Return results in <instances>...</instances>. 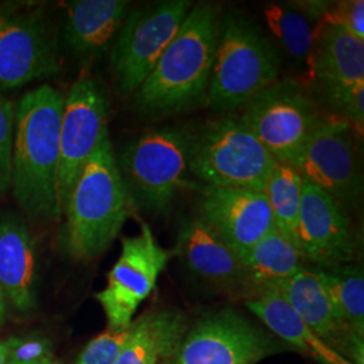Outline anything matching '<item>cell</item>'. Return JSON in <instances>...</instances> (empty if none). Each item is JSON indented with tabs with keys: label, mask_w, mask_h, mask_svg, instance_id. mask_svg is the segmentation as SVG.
I'll list each match as a JSON object with an SVG mask.
<instances>
[{
	"label": "cell",
	"mask_w": 364,
	"mask_h": 364,
	"mask_svg": "<svg viewBox=\"0 0 364 364\" xmlns=\"http://www.w3.org/2000/svg\"><path fill=\"white\" fill-rule=\"evenodd\" d=\"M275 290L331 350L352 364H364V340L358 338L336 312L314 269H301Z\"/></svg>",
	"instance_id": "obj_16"
},
{
	"label": "cell",
	"mask_w": 364,
	"mask_h": 364,
	"mask_svg": "<svg viewBox=\"0 0 364 364\" xmlns=\"http://www.w3.org/2000/svg\"><path fill=\"white\" fill-rule=\"evenodd\" d=\"M326 22L338 23L355 38L364 41L363 0L335 1Z\"/></svg>",
	"instance_id": "obj_30"
},
{
	"label": "cell",
	"mask_w": 364,
	"mask_h": 364,
	"mask_svg": "<svg viewBox=\"0 0 364 364\" xmlns=\"http://www.w3.org/2000/svg\"><path fill=\"white\" fill-rule=\"evenodd\" d=\"M129 333L130 326L124 329H108L87 344L75 364H117Z\"/></svg>",
	"instance_id": "obj_28"
},
{
	"label": "cell",
	"mask_w": 364,
	"mask_h": 364,
	"mask_svg": "<svg viewBox=\"0 0 364 364\" xmlns=\"http://www.w3.org/2000/svg\"><path fill=\"white\" fill-rule=\"evenodd\" d=\"M177 255L185 269L200 281L245 297L242 257L196 216L182 224Z\"/></svg>",
	"instance_id": "obj_17"
},
{
	"label": "cell",
	"mask_w": 364,
	"mask_h": 364,
	"mask_svg": "<svg viewBox=\"0 0 364 364\" xmlns=\"http://www.w3.org/2000/svg\"><path fill=\"white\" fill-rule=\"evenodd\" d=\"M196 210V218L240 257L275 228L273 213L262 192L204 185Z\"/></svg>",
	"instance_id": "obj_15"
},
{
	"label": "cell",
	"mask_w": 364,
	"mask_h": 364,
	"mask_svg": "<svg viewBox=\"0 0 364 364\" xmlns=\"http://www.w3.org/2000/svg\"><path fill=\"white\" fill-rule=\"evenodd\" d=\"M278 165L239 117H219L195 132L189 169L204 185L263 193Z\"/></svg>",
	"instance_id": "obj_6"
},
{
	"label": "cell",
	"mask_w": 364,
	"mask_h": 364,
	"mask_svg": "<svg viewBox=\"0 0 364 364\" xmlns=\"http://www.w3.org/2000/svg\"><path fill=\"white\" fill-rule=\"evenodd\" d=\"M245 269V297L275 290L304 269L299 248L274 228L242 257Z\"/></svg>",
	"instance_id": "obj_23"
},
{
	"label": "cell",
	"mask_w": 364,
	"mask_h": 364,
	"mask_svg": "<svg viewBox=\"0 0 364 364\" xmlns=\"http://www.w3.org/2000/svg\"><path fill=\"white\" fill-rule=\"evenodd\" d=\"M0 287L18 312L34 309L37 263L34 242L26 223L16 215L0 220Z\"/></svg>",
	"instance_id": "obj_20"
},
{
	"label": "cell",
	"mask_w": 364,
	"mask_h": 364,
	"mask_svg": "<svg viewBox=\"0 0 364 364\" xmlns=\"http://www.w3.org/2000/svg\"><path fill=\"white\" fill-rule=\"evenodd\" d=\"M191 9L189 0H164L131 7L109 55L117 96L130 97L139 90Z\"/></svg>",
	"instance_id": "obj_8"
},
{
	"label": "cell",
	"mask_w": 364,
	"mask_h": 364,
	"mask_svg": "<svg viewBox=\"0 0 364 364\" xmlns=\"http://www.w3.org/2000/svg\"><path fill=\"white\" fill-rule=\"evenodd\" d=\"M50 359V343L38 336L16 338L7 364H41Z\"/></svg>",
	"instance_id": "obj_31"
},
{
	"label": "cell",
	"mask_w": 364,
	"mask_h": 364,
	"mask_svg": "<svg viewBox=\"0 0 364 364\" xmlns=\"http://www.w3.org/2000/svg\"><path fill=\"white\" fill-rule=\"evenodd\" d=\"M186 335V318L176 309L151 311L130 324L117 364H170Z\"/></svg>",
	"instance_id": "obj_21"
},
{
	"label": "cell",
	"mask_w": 364,
	"mask_h": 364,
	"mask_svg": "<svg viewBox=\"0 0 364 364\" xmlns=\"http://www.w3.org/2000/svg\"><path fill=\"white\" fill-rule=\"evenodd\" d=\"M309 70L324 97L364 82V41L332 22L317 26Z\"/></svg>",
	"instance_id": "obj_19"
},
{
	"label": "cell",
	"mask_w": 364,
	"mask_h": 364,
	"mask_svg": "<svg viewBox=\"0 0 364 364\" xmlns=\"http://www.w3.org/2000/svg\"><path fill=\"white\" fill-rule=\"evenodd\" d=\"M274 344L257 326L234 311L200 320L182 338L170 364H257Z\"/></svg>",
	"instance_id": "obj_14"
},
{
	"label": "cell",
	"mask_w": 364,
	"mask_h": 364,
	"mask_svg": "<svg viewBox=\"0 0 364 364\" xmlns=\"http://www.w3.org/2000/svg\"><path fill=\"white\" fill-rule=\"evenodd\" d=\"M302 183L304 180L297 170L279 164L270 176L263 192L273 213L274 225L277 231L299 250Z\"/></svg>",
	"instance_id": "obj_26"
},
{
	"label": "cell",
	"mask_w": 364,
	"mask_h": 364,
	"mask_svg": "<svg viewBox=\"0 0 364 364\" xmlns=\"http://www.w3.org/2000/svg\"><path fill=\"white\" fill-rule=\"evenodd\" d=\"M263 14L279 53L284 50L291 61L309 65L317 26L290 3L269 4Z\"/></svg>",
	"instance_id": "obj_24"
},
{
	"label": "cell",
	"mask_w": 364,
	"mask_h": 364,
	"mask_svg": "<svg viewBox=\"0 0 364 364\" xmlns=\"http://www.w3.org/2000/svg\"><path fill=\"white\" fill-rule=\"evenodd\" d=\"M41 364H57V363H55V362H54V360H52V359H48V360H46V362H43V363H41Z\"/></svg>",
	"instance_id": "obj_34"
},
{
	"label": "cell",
	"mask_w": 364,
	"mask_h": 364,
	"mask_svg": "<svg viewBox=\"0 0 364 364\" xmlns=\"http://www.w3.org/2000/svg\"><path fill=\"white\" fill-rule=\"evenodd\" d=\"M220 19L216 4L192 6L156 68L134 93L138 114L161 119L207 103Z\"/></svg>",
	"instance_id": "obj_1"
},
{
	"label": "cell",
	"mask_w": 364,
	"mask_h": 364,
	"mask_svg": "<svg viewBox=\"0 0 364 364\" xmlns=\"http://www.w3.org/2000/svg\"><path fill=\"white\" fill-rule=\"evenodd\" d=\"M6 297L3 294V290L0 287V326H3V321H4V317H6Z\"/></svg>",
	"instance_id": "obj_33"
},
{
	"label": "cell",
	"mask_w": 364,
	"mask_h": 364,
	"mask_svg": "<svg viewBox=\"0 0 364 364\" xmlns=\"http://www.w3.org/2000/svg\"><path fill=\"white\" fill-rule=\"evenodd\" d=\"M127 0H73L65 4L63 42L68 52L91 61L108 52L130 11Z\"/></svg>",
	"instance_id": "obj_18"
},
{
	"label": "cell",
	"mask_w": 364,
	"mask_h": 364,
	"mask_svg": "<svg viewBox=\"0 0 364 364\" xmlns=\"http://www.w3.org/2000/svg\"><path fill=\"white\" fill-rule=\"evenodd\" d=\"M326 100L338 112V117L347 120L358 134H363L364 82L332 93Z\"/></svg>",
	"instance_id": "obj_29"
},
{
	"label": "cell",
	"mask_w": 364,
	"mask_h": 364,
	"mask_svg": "<svg viewBox=\"0 0 364 364\" xmlns=\"http://www.w3.org/2000/svg\"><path fill=\"white\" fill-rule=\"evenodd\" d=\"M336 312L352 332L364 340V275L362 266L351 263L335 269H314Z\"/></svg>",
	"instance_id": "obj_25"
},
{
	"label": "cell",
	"mask_w": 364,
	"mask_h": 364,
	"mask_svg": "<svg viewBox=\"0 0 364 364\" xmlns=\"http://www.w3.org/2000/svg\"><path fill=\"white\" fill-rule=\"evenodd\" d=\"M60 70L58 33L41 9H0V91Z\"/></svg>",
	"instance_id": "obj_10"
},
{
	"label": "cell",
	"mask_w": 364,
	"mask_h": 364,
	"mask_svg": "<svg viewBox=\"0 0 364 364\" xmlns=\"http://www.w3.org/2000/svg\"><path fill=\"white\" fill-rule=\"evenodd\" d=\"M281 64L273 41L247 16L221 15L207 103L220 112L242 108L257 92L278 80Z\"/></svg>",
	"instance_id": "obj_5"
},
{
	"label": "cell",
	"mask_w": 364,
	"mask_h": 364,
	"mask_svg": "<svg viewBox=\"0 0 364 364\" xmlns=\"http://www.w3.org/2000/svg\"><path fill=\"white\" fill-rule=\"evenodd\" d=\"M170 254L156 242L147 224L139 234L123 237L120 257L107 277V285L96 294L109 329L129 328L134 314L156 289Z\"/></svg>",
	"instance_id": "obj_12"
},
{
	"label": "cell",
	"mask_w": 364,
	"mask_h": 364,
	"mask_svg": "<svg viewBox=\"0 0 364 364\" xmlns=\"http://www.w3.org/2000/svg\"><path fill=\"white\" fill-rule=\"evenodd\" d=\"M65 96L43 84L19 100L15 111L11 186L28 218H61L57 203L60 129Z\"/></svg>",
	"instance_id": "obj_2"
},
{
	"label": "cell",
	"mask_w": 364,
	"mask_h": 364,
	"mask_svg": "<svg viewBox=\"0 0 364 364\" xmlns=\"http://www.w3.org/2000/svg\"><path fill=\"white\" fill-rule=\"evenodd\" d=\"M358 132L341 117H324L304 149L294 169L336 200L347 212L363 198V171Z\"/></svg>",
	"instance_id": "obj_9"
},
{
	"label": "cell",
	"mask_w": 364,
	"mask_h": 364,
	"mask_svg": "<svg viewBox=\"0 0 364 364\" xmlns=\"http://www.w3.org/2000/svg\"><path fill=\"white\" fill-rule=\"evenodd\" d=\"M134 210L107 135L85 164L66 201L63 228L70 258L88 260L105 252Z\"/></svg>",
	"instance_id": "obj_3"
},
{
	"label": "cell",
	"mask_w": 364,
	"mask_h": 364,
	"mask_svg": "<svg viewBox=\"0 0 364 364\" xmlns=\"http://www.w3.org/2000/svg\"><path fill=\"white\" fill-rule=\"evenodd\" d=\"M15 340H16V338L0 340V364H7V359H9V355H10L11 348H13Z\"/></svg>",
	"instance_id": "obj_32"
},
{
	"label": "cell",
	"mask_w": 364,
	"mask_h": 364,
	"mask_svg": "<svg viewBox=\"0 0 364 364\" xmlns=\"http://www.w3.org/2000/svg\"><path fill=\"white\" fill-rule=\"evenodd\" d=\"M195 131L162 126L124 144L117 166L134 209L164 215L189 185V161Z\"/></svg>",
	"instance_id": "obj_4"
},
{
	"label": "cell",
	"mask_w": 364,
	"mask_h": 364,
	"mask_svg": "<svg viewBox=\"0 0 364 364\" xmlns=\"http://www.w3.org/2000/svg\"><path fill=\"white\" fill-rule=\"evenodd\" d=\"M239 117L279 164L294 168L326 117L302 84L287 78L257 92Z\"/></svg>",
	"instance_id": "obj_7"
},
{
	"label": "cell",
	"mask_w": 364,
	"mask_h": 364,
	"mask_svg": "<svg viewBox=\"0 0 364 364\" xmlns=\"http://www.w3.org/2000/svg\"><path fill=\"white\" fill-rule=\"evenodd\" d=\"M360 236L348 212L311 182L302 183L299 247L316 269L351 264L360 255Z\"/></svg>",
	"instance_id": "obj_13"
},
{
	"label": "cell",
	"mask_w": 364,
	"mask_h": 364,
	"mask_svg": "<svg viewBox=\"0 0 364 364\" xmlns=\"http://www.w3.org/2000/svg\"><path fill=\"white\" fill-rule=\"evenodd\" d=\"M246 306L273 333L318 364H352L317 338L277 290L246 299Z\"/></svg>",
	"instance_id": "obj_22"
},
{
	"label": "cell",
	"mask_w": 364,
	"mask_h": 364,
	"mask_svg": "<svg viewBox=\"0 0 364 364\" xmlns=\"http://www.w3.org/2000/svg\"><path fill=\"white\" fill-rule=\"evenodd\" d=\"M108 111L107 93L95 78L75 81L65 97L60 129L57 203L61 216L85 164L108 135Z\"/></svg>",
	"instance_id": "obj_11"
},
{
	"label": "cell",
	"mask_w": 364,
	"mask_h": 364,
	"mask_svg": "<svg viewBox=\"0 0 364 364\" xmlns=\"http://www.w3.org/2000/svg\"><path fill=\"white\" fill-rule=\"evenodd\" d=\"M16 105L0 91V197L11 186Z\"/></svg>",
	"instance_id": "obj_27"
}]
</instances>
